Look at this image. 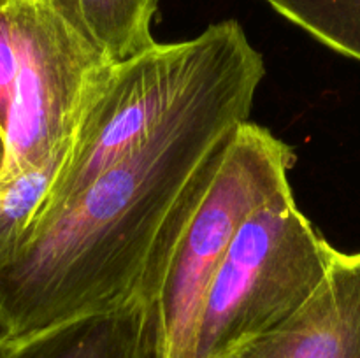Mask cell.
Wrapping results in <instances>:
<instances>
[{"instance_id": "6da1fadb", "label": "cell", "mask_w": 360, "mask_h": 358, "mask_svg": "<svg viewBox=\"0 0 360 358\" xmlns=\"http://www.w3.org/2000/svg\"><path fill=\"white\" fill-rule=\"evenodd\" d=\"M266 63L236 20L165 118L79 193L37 218L0 269V343L157 302L169 258L225 146L248 121Z\"/></svg>"}, {"instance_id": "7a4b0ae2", "label": "cell", "mask_w": 360, "mask_h": 358, "mask_svg": "<svg viewBox=\"0 0 360 358\" xmlns=\"http://www.w3.org/2000/svg\"><path fill=\"white\" fill-rule=\"evenodd\" d=\"M336 251L292 190L253 211L204 295L193 358H227L290 318L319 290Z\"/></svg>"}, {"instance_id": "3957f363", "label": "cell", "mask_w": 360, "mask_h": 358, "mask_svg": "<svg viewBox=\"0 0 360 358\" xmlns=\"http://www.w3.org/2000/svg\"><path fill=\"white\" fill-rule=\"evenodd\" d=\"M295 153L269 128L241 123L169 258L157 304L162 358H193L207 286L243 221L292 190Z\"/></svg>"}, {"instance_id": "277c9868", "label": "cell", "mask_w": 360, "mask_h": 358, "mask_svg": "<svg viewBox=\"0 0 360 358\" xmlns=\"http://www.w3.org/2000/svg\"><path fill=\"white\" fill-rule=\"evenodd\" d=\"M20 67L6 123L0 183L72 142L91 97L115 63L53 0H18Z\"/></svg>"}, {"instance_id": "5b68a950", "label": "cell", "mask_w": 360, "mask_h": 358, "mask_svg": "<svg viewBox=\"0 0 360 358\" xmlns=\"http://www.w3.org/2000/svg\"><path fill=\"white\" fill-rule=\"evenodd\" d=\"M221 34L224 21L188 41L157 42L115 63L88 104L37 218L65 204L130 153L185 95L213 56Z\"/></svg>"}, {"instance_id": "8992f818", "label": "cell", "mask_w": 360, "mask_h": 358, "mask_svg": "<svg viewBox=\"0 0 360 358\" xmlns=\"http://www.w3.org/2000/svg\"><path fill=\"white\" fill-rule=\"evenodd\" d=\"M227 358H360V249H338L297 312Z\"/></svg>"}, {"instance_id": "52a82bcc", "label": "cell", "mask_w": 360, "mask_h": 358, "mask_svg": "<svg viewBox=\"0 0 360 358\" xmlns=\"http://www.w3.org/2000/svg\"><path fill=\"white\" fill-rule=\"evenodd\" d=\"M0 358H162L158 304L134 298L0 344Z\"/></svg>"}, {"instance_id": "ba28073f", "label": "cell", "mask_w": 360, "mask_h": 358, "mask_svg": "<svg viewBox=\"0 0 360 358\" xmlns=\"http://www.w3.org/2000/svg\"><path fill=\"white\" fill-rule=\"evenodd\" d=\"M111 60L125 62L157 44L153 20L160 0H53Z\"/></svg>"}, {"instance_id": "9c48e42d", "label": "cell", "mask_w": 360, "mask_h": 358, "mask_svg": "<svg viewBox=\"0 0 360 358\" xmlns=\"http://www.w3.org/2000/svg\"><path fill=\"white\" fill-rule=\"evenodd\" d=\"M70 144L44 164L0 183V269L16 256L44 206Z\"/></svg>"}, {"instance_id": "30bf717a", "label": "cell", "mask_w": 360, "mask_h": 358, "mask_svg": "<svg viewBox=\"0 0 360 358\" xmlns=\"http://www.w3.org/2000/svg\"><path fill=\"white\" fill-rule=\"evenodd\" d=\"M340 55L360 62V0H264Z\"/></svg>"}, {"instance_id": "8fae6325", "label": "cell", "mask_w": 360, "mask_h": 358, "mask_svg": "<svg viewBox=\"0 0 360 358\" xmlns=\"http://www.w3.org/2000/svg\"><path fill=\"white\" fill-rule=\"evenodd\" d=\"M20 9L18 0H0V128L6 130L14 83L20 67ZM6 135V133H4Z\"/></svg>"}, {"instance_id": "7c38bea8", "label": "cell", "mask_w": 360, "mask_h": 358, "mask_svg": "<svg viewBox=\"0 0 360 358\" xmlns=\"http://www.w3.org/2000/svg\"><path fill=\"white\" fill-rule=\"evenodd\" d=\"M6 157H7L6 135H4V130L0 128V172L4 171V165H6Z\"/></svg>"}, {"instance_id": "4fadbf2b", "label": "cell", "mask_w": 360, "mask_h": 358, "mask_svg": "<svg viewBox=\"0 0 360 358\" xmlns=\"http://www.w3.org/2000/svg\"><path fill=\"white\" fill-rule=\"evenodd\" d=\"M0 344H2V343H0Z\"/></svg>"}]
</instances>
